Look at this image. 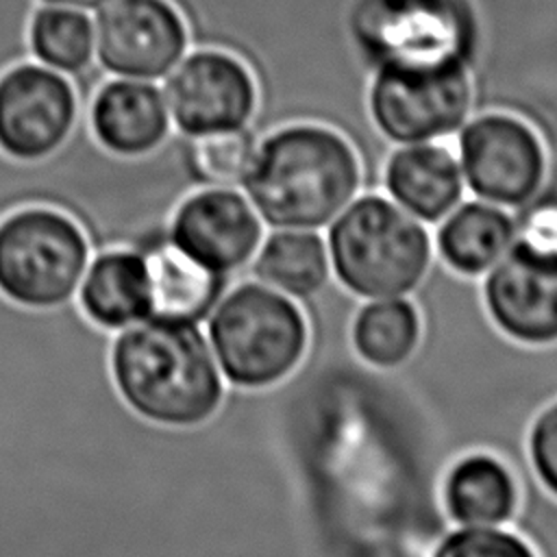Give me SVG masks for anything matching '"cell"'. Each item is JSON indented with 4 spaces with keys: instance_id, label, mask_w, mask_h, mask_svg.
<instances>
[{
    "instance_id": "6da1fadb",
    "label": "cell",
    "mask_w": 557,
    "mask_h": 557,
    "mask_svg": "<svg viewBox=\"0 0 557 557\" xmlns=\"http://www.w3.org/2000/svg\"><path fill=\"white\" fill-rule=\"evenodd\" d=\"M111 372L124 403L163 426H196L224 403V376L191 322L148 315L113 335Z\"/></svg>"
},
{
    "instance_id": "7a4b0ae2",
    "label": "cell",
    "mask_w": 557,
    "mask_h": 557,
    "mask_svg": "<svg viewBox=\"0 0 557 557\" xmlns=\"http://www.w3.org/2000/svg\"><path fill=\"white\" fill-rule=\"evenodd\" d=\"M361 165L333 128L292 124L255 146L242 178L246 198L272 228L329 226L355 198Z\"/></svg>"
},
{
    "instance_id": "3957f363",
    "label": "cell",
    "mask_w": 557,
    "mask_h": 557,
    "mask_svg": "<svg viewBox=\"0 0 557 557\" xmlns=\"http://www.w3.org/2000/svg\"><path fill=\"white\" fill-rule=\"evenodd\" d=\"M326 250L331 274L366 300L411 294L433 259L424 222L376 194L350 200L333 218Z\"/></svg>"
},
{
    "instance_id": "277c9868",
    "label": "cell",
    "mask_w": 557,
    "mask_h": 557,
    "mask_svg": "<svg viewBox=\"0 0 557 557\" xmlns=\"http://www.w3.org/2000/svg\"><path fill=\"white\" fill-rule=\"evenodd\" d=\"M205 335L224 381L239 389L283 381L309 344L307 318L296 300L261 281L224 292L207 315Z\"/></svg>"
},
{
    "instance_id": "5b68a950",
    "label": "cell",
    "mask_w": 557,
    "mask_h": 557,
    "mask_svg": "<svg viewBox=\"0 0 557 557\" xmlns=\"http://www.w3.org/2000/svg\"><path fill=\"white\" fill-rule=\"evenodd\" d=\"M94 250L83 226L52 205H22L0 218V294L52 309L76 298Z\"/></svg>"
},
{
    "instance_id": "8992f818",
    "label": "cell",
    "mask_w": 557,
    "mask_h": 557,
    "mask_svg": "<svg viewBox=\"0 0 557 557\" xmlns=\"http://www.w3.org/2000/svg\"><path fill=\"white\" fill-rule=\"evenodd\" d=\"M350 28L376 70L466 65L476 35L466 0H359Z\"/></svg>"
},
{
    "instance_id": "52a82bcc",
    "label": "cell",
    "mask_w": 557,
    "mask_h": 557,
    "mask_svg": "<svg viewBox=\"0 0 557 557\" xmlns=\"http://www.w3.org/2000/svg\"><path fill=\"white\" fill-rule=\"evenodd\" d=\"M472 104L466 65L429 70L379 67L370 111L381 133L398 144H420L455 131Z\"/></svg>"
},
{
    "instance_id": "ba28073f",
    "label": "cell",
    "mask_w": 557,
    "mask_h": 557,
    "mask_svg": "<svg viewBox=\"0 0 557 557\" xmlns=\"http://www.w3.org/2000/svg\"><path fill=\"white\" fill-rule=\"evenodd\" d=\"M461 176L481 200L522 207L546 176V152L537 133L507 113L481 115L459 137Z\"/></svg>"
},
{
    "instance_id": "9c48e42d",
    "label": "cell",
    "mask_w": 557,
    "mask_h": 557,
    "mask_svg": "<svg viewBox=\"0 0 557 557\" xmlns=\"http://www.w3.org/2000/svg\"><path fill=\"white\" fill-rule=\"evenodd\" d=\"M76 124L72 85L41 65H17L0 76V150L35 163L57 152Z\"/></svg>"
},
{
    "instance_id": "30bf717a",
    "label": "cell",
    "mask_w": 557,
    "mask_h": 557,
    "mask_svg": "<svg viewBox=\"0 0 557 557\" xmlns=\"http://www.w3.org/2000/svg\"><path fill=\"white\" fill-rule=\"evenodd\" d=\"M170 117L187 135L244 128L257 107L250 70L228 52L200 50L174 67L165 83Z\"/></svg>"
},
{
    "instance_id": "8fae6325",
    "label": "cell",
    "mask_w": 557,
    "mask_h": 557,
    "mask_svg": "<svg viewBox=\"0 0 557 557\" xmlns=\"http://www.w3.org/2000/svg\"><path fill=\"white\" fill-rule=\"evenodd\" d=\"M483 305L496 329L513 342H557V257L513 239L483 278Z\"/></svg>"
},
{
    "instance_id": "7c38bea8",
    "label": "cell",
    "mask_w": 557,
    "mask_h": 557,
    "mask_svg": "<svg viewBox=\"0 0 557 557\" xmlns=\"http://www.w3.org/2000/svg\"><path fill=\"white\" fill-rule=\"evenodd\" d=\"M94 30L102 65L128 78L168 74L187 48L185 22L168 0H115Z\"/></svg>"
},
{
    "instance_id": "4fadbf2b",
    "label": "cell",
    "mask_w": 557,
    "mask_h": 557,
    "mask_svg": "<svg viewBox=\"0 0 557 557\" xmlns=\"http://www.w3.org/2000/svg\"><path fill=\"white\" fill-rule=\"evenodd\" d=\"M172 239L202 265L231 276L252 261L263 222L231 187H205L183 198L168 222Z\"/></svg>"
},
{
    "instance_id": "5bb4252c",
    "label": "cell",
    "mask_w": 557,
    "mask_h": 557,
    "mask_svg": "<svg viewBox=\"0 0 557 557\" xmlns=\"http://www.w3.org/2000/svg\"><path fill=\"white\" fill-rule=\"evenodd\" d=\"M131 248L146 263L154 318L200 324L228 287L226 274L202 265L172 239L168 222L144 228Z\"/></svg>"
},
{
    "instance_id": "9a60e30c",
    "label": "cell",
    "mask_w": 557,
    "mask_h": 557,
    "mask_svg": "<svg viewBox=\"0 0 557 557\" xmlns=\"http://www.w3.org/2000/svg\"><path fill=\"white\" fill-rule=\"evenodd\" d=\"M81 311L100 329L117 333L150 315L148 272L128 246L96 250L76 289Z\"/></svg>"
},
{
    "instance_id": "2e32d148",
    "label": "cell",
    "mask_w": 557,
    "mask_h": 557,
    "mask_svg": "<svg viewBox=\"0 0 557 557\" xmlns=\"http://www.w3.org/2000/svg\"><path fill=\"white\" fill-rule=\"evenodd\" d=\"M91 128L102 148L117 157H144L159 148L170 128L161 91L144 81H111L91 104Z\"/></svg>"
},
{
    "instance_id": "e0dca14e",
    "label": "cell",
    "mask_w": 557,
    "mask_h": 557,
    "mask_svg": "<svg viewBox=\"0 0 557 557\" xmlns=\"http://www.w3.org/2000/svg\"><path fill=\"white\" fill-rule=\"evenodd\" d=\"M385 187L396 205L422 222H440L461 202L459 161L429 141L398 148L385 168Z\"/></svg>"
},
{
    "instance_id": "ac0fdd59",
    "label": "cell",
    "mask_w": 557,
    "mask_h": 557,
    "mask_svg": "<svg viewBox=\"0 0 557 557\" xmlns=\"http://www.w3.org/2000/svg\"><path fill=\"white\" fill-rule=\"evenodd\" d=\"M444 509L459 527H503L518 507V485L494 455L470 453L444 479Z\"/></svg>"
},
{
    "instance_id": "d6986e66",
    "label": "cell",
    "mask_w": 557,
    "mask_h": 557,
    "mask_svg": "<svg viewBox=\"0 0 557 557\" xmlns=\"http://www.w3.org/2000/svg\"><path fill=\"white\" fill-rule=\"evenodd\" d=\"M513 237V218L503 207L487 200H470L442 218L435 248L457 274L479 276L509 250Z\"/></svg>"
},
{
    "instance_id": "ffe728a7",
    "label": "cell",
    "mask_w": 557,
    "mask_h": 557,
    "mask_svg": "<svg viewBox=\"0 0 557 557\" xmlns=\"http://www.w3.org/2000/svg\"><path fill=\"white\" fill-rule=\"evenodd\" d=\"M252 274L294 300L311 298L331 276L326 242L311 228H274L252 257Z\"/></svg>"
},
{
    "instance_id": "44dd1931",
    "label": "cell",
    "mask_w": 557,
    "mask_h": 557,
    "mask_svg": "<svg viewBox=\"0 0 557 557\" xmlns=\"http://www.w3.org/2000/svg\"><path fill=\"white\" fill-rule=\"evenodd\" d=\"M420 315L407 296L372 298L352 320V346L357 355L381 370L405 363L420 342Z\"/></svg>"
},
{
    "instance_id": "7402d4cb",
    "label": "cell",
    "mask_w": 557,
    "mask_h": 557,
    "mask_svg": "<svg viewBox=\"0 0 557 557\" xmlns=\"http://www.w3.org/2000/svg\"><path fill=\"white\" fill-rule=\"evenodd\" d=\"M30 48L48 67L76 74L94 57L96 30L91 20L76 9L46 7L30 22Z\"/></svg>"
},
{
    "instance_id": "603a6c76",
    "label": "cell",
    "mask_w": 557,
    "mask_h": 557,
    "mask_svg": "<svg viewBox=\"0 0 557 557\" xmlns=\"http://www.w3.org/2000/svg\"><path fill=\"white\" fill-rule=\"evenodd\" d=\"M252 150L255 139L244 128L205 133L194 137L189 168L191 174L209 187H231L242 183Z\"/></svg>"
},
{
    "instance_id": "cb8c5ba5",
    "label": "cell",
    "mask_w": 557,
    "mask_h": 557,
    "mask_svg": "<svg viewBox=\"0 0 557 557\" xmlns=\"http://www.w3.org/2000/svg\"><path fill=\"white\" fill-rule=\"evenodd\" d=\"M431 557H537L520 535L500 527H459L446 533Z\"/></svg>"
},
{
    "instance_id": "d4e9b609",
    "label": "cell",
    "mask_w": 557,
    "mask_h": 557,
    "mask_svg": "<svg viewBox=\"0 0 557 557\" xmlns=\"http://www.w3.org/2000/svg\"><path fill=\"white\" fill-rule=\"evenodd\" d=\"M516 242L529 250L557 257V196L529 200L513 220Z\"/></svg>"
},
{
    "instance_id": "484cf974",
    "label": "cell",
    "mask_w": 557,
    "mask_h": 557,
    "mask_svg": "<svg viewBox=\"0 0 557 557\" xmlns=\"http://www.w3.org/2000/svg\"><path fill=\"white\" fill-rule=\"evenodd\" d=\"M529 457L537 481L557 498V403L542 409L533 420Z\"/></svg>"
},
{
    "instance_id": "4316f807",
    "label": "cell",
    "mask_w": 557,
    "mask_h": 557,
    "mask_svg": "<svg viewBox=\"0 0 557 557\" xmlns=\"http://www.w3.org/2000/svg\"><path fill=\"white\" fill-rule=\"evenodd\" d=\"M48 4H57V7H70V9H96L109 0H44Z\"/></svg>"
}]
</instances>
